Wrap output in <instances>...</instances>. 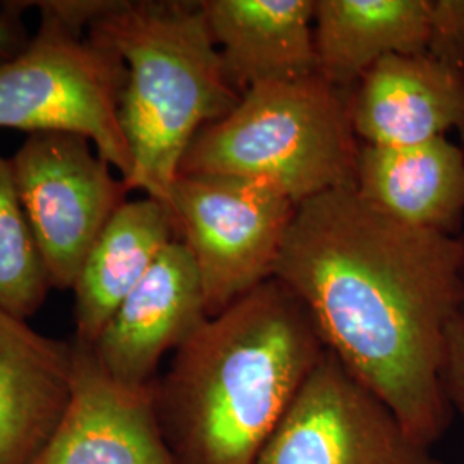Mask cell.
Returning a JSON list of instances; mask_svg holds the SVG:
<instances>
[{"mask_svg": "<svg viewBox=\"0 0 464 464\" xmlns=\"http://www.w3.org/2000/svg\"><path fill=\"white\" fill-rule=\"evenodd\" d=\"M274 279L303 303L327 351L420 444L450 421L442 370L463 315L464 243L385 216L354 188L296 208Z\"/></svg>", "mask_w": 464, "mask_h": 464, "instance_id": "cell-1", "label": "cell"}, {"mask_svg": "<svg viewBox=\"0 0 464 464\" xmlns=\"http://www.w3.org/2000/svg\"><path fill=\"white\" fill-rule=\"evenodd\" d=\"M325 346L303 303L277 279L210 316L155 381L176 464H256Z\"/></svg>", "mask_w": 464, "mask_h": 464, "instance_id": "cell-2", "label": "cell"}, {"mask_svg": "<svg viewBox=\"0 0 464 464\" xmlns=\"http://www.w3.org/2000/svg\"><path fill=\"white\" fill-rule=\"evenodd\" d=\"M86 36L117 52L128 71L119 126L133 170L124 183L169 205L195 136L241 99L226 78L199 4L114 0Z\"/></svg>", "mask_w": 464, "mask_h": 464, "instance_id": "cell-3", "label": "cell"}, {"mask_svg": "<svg viewBox=\"0 0 464 464\" xmlns=\"http://www.w3.org/2000/svg\"><path fill=\"white\" fill-rule=\"evenodd\" d=\"M358 149L349 99L315 72L249 88L195 136L179 174L266 184L299 205L354 188Z\"/></svg>", "mask_w": 464, "mask_h": 464, "instance_id": "cell-4", "label": "cell"}, {"mask_svg": "<svg viewBox=\"0 0 464 464\" xmlns=\"http://www.w3.org/2000/svg\"><path fill=\"white\" fill-rule=\"evenodd\" d=\"M126 74L111 47L40 16L24 50L0 64V128L82 134L128 179L133 159L119 126Z\"/></svg>", "mask_w": 464, "mask_h": 464, "instance_id": "cell-5", "label": "cell"}, {"mask_svg": "<svg viewBox=\"0 0 464 464\" xmlns=\"http://www.w3.org/2000/svg\"><path fill=\"white\" fill-rule=\"evenodd\" d=\"M169 207L198 270L208 316L274 279L298 205L266 184L179 174Z\"/></svg>", "mask_w": 464, "mask_h": 464, "instance_id": "cell-6", "label": "cell"}, {"mask_svg": "<svg viewBox=\"0 0 464 464\" xmlns=\"http://www.w3.org/2000/svg\"><path fill=\"white\" fill-rule=\"evenodd\" d=\"M82 134H28L9 159L50 284L72 289L84 258L128 201L124 179Z\"/></svg>", "mask_w": 464, "mask_h": 464, "instance_id": "cell-7", "label": "cell"}, {"mask_svg": "<svg viewBox=\"0 0 464 464\" xmlns=\"http://www.w3.org/2000/svg\"><path fill=\"white\" fill-rule=\"evenodd\" d=\"M256 464H442L325 349Z\"/></svg>", "mask_w": 464, "mask_h": 464, "instance_id": "cell-8", "label": "cell"}, {"mask_svg": "<svg viewBox=\"0 0 464 464\" xmlns=\"http://www.w3.org/2000/svg\"><path fill=\"white\" fill-rule=\"evenodd\" d=\"M71 341V398L32 464H176L159 423L155 382L116 381L92 344Z\"/></svg>", "mask_w": 464, "mask_h": 464, "instance_id": "cell-9", "label": "cell"}, {"mask_svg": "<svg viewBox=\"0 0 464 464\" xmlns=\"http://www.w3.org/2000/svg\"><path fill=\"white\" fill-rule=\"evenodd\" d=\"M208 318L197 266L176 239L121 303L92 346L111 377L149 385L159 379L164 354L181 348Z\"/></svg>", "mask_w": 464, "mask_h": 464, "instance_id": "cell-10", "label": "cell"}, {"mask_svg": "<svg viewBox=\"0 0 464 464\" xmlns=\"http://www.w3.org/2000/svg\"><path fill=\"white\" fill-rule=\"evenodd\" d=\"M349 116L360 143H423L464 130V78L427 52L387 55L356 83Z\"/></svg>", "mask_w": 464, "mask_h": 464, "instance_id": "cell-11", "label": "cell"}, {"mask_svg": "<svg viewBox=\"0 0 464 464\" xmlns=\"http://www.w3.org/2000/svg\"><path fill=\"white\" fill-rule=\"evenodd\" d=\"M72 341L0 308V464H32L71 398Z\"/></svg>", "mask_w": 464, "mask_h": 464, "instance_id": "cell-12", "label": "cell"}, {"mask_svg": "<svg viewBox=\"0 0 464 464\" xmlns=\"http://www.w3.org/2000/svg\"><path fill=\"white\" fill-rule=\"evenodd\" d=\"M226 78L243 95L316 71L315 0H201Z\"/></svg>", "mask_w": 464, "mask_h": 464, "instance_id": "cell-13", "label": "cell"}, {"mask_svg": "<svg viewBox=\"0 0 464 464\" xmlns=\"http://www.w3.org/2000/svg\"><path fill=\"white\" fill-rule=\"evenodd\" d=\"M354 189L402 224L450 234L464 214V151L446 136L404 147L360 143Z\"/></svg>", "mask_w": 464, "mask_h": 464, "instance_id": "cell-14", "label": "cell"}, {"mask_svg": "<svg viewBox=\"0 0 464 464\" xmlns=\"http://www.w3.org/2000/svg\"><path fill=\"white\" fill-rule=\"evenodd\" d=\"M178 239L170 207L160 199H128L102 231L74 282V339L95 344L121 303Z\"/></svg>", "mask_w": 464, "mask_h": 464, "instance_id": "cell-15", "label": "cell"}, {"mask_svg": "<svg viewBox=\"0 0 464 464\" xmlns=\"http://www.w3.org/2000/svg\"><path fill=\"white\" fill-rule=\"evenodd\" d=\"M430 14L427 0H315L318 74L343 90L387 55L427 52Z\"/></svg>", "mask_w": 464, "mask_h": 464, "instance_id": "cell-16", "label": "cell"}, {"mask_svg": "<svg viewBox=\"0 0 464 464\" xmlns=\"http://www.w3.org/2000/svg\"><path fill=\"white\" fill-rule=\"evenodd\" d=\"M50 287L13 167L0 155V308L28 320L42 308Z\"/></svg>", "mask_w": 464, "mask_h": 464, "instance_id": "cell-17", "label": "cell"}, {"mask_svg": "<svg viewBox=\"0 0 464 464\" xmlns=\"http://www.w3.org/2000/svg\"><path fill=\"white\" fill-rule=\"evenodd\" d=\"M427 53L464 78V0L431 2Z\"/></svg>", "mask_w": 464, "mask_h": 464, "instance_id": "cell-18", "label": "cell"}, {"mask_svg": "<svg viewBox=\"0 0 464 464\" xmlns=\"http://www.w3.org/2000/svg\"><path fill=\"white\" fill-rule=\"evenodd\" d=\"M442 383L450 410L464 420V318H456L448 331Z\"/></svg>", "mask_w": 464, "mask_h": 464, "instance_id": "cell-19", "label": "cell"}, {"mask_svg": "<svg viewBox=\"0 0 464 464\" xmlns=\"http://www.w3.org/2000/svg\"><path fill=\"white\" fill-rule=\"evenodd\" d=\"M23 13L17 0L0 2V64L16 57L30 42L23 24Z\"/></svg>", "mask_w": 464, "mask_h": 464, "instance_id": "cell-20", "label": "cell"}, {"mask_svg": "<svg viewBox=\"0 0 464 464\" xmlns=\"http://www.w3.org/2000/svg\"><path fill=\"white\" fill-rule=\"evenodd\" d=\"M463 318H464V304H463Z\"/></svg>", "mask_w": 464, "mask_h": 464, "instance_id": "cell-21", "label": "cell"}]
</instances>
